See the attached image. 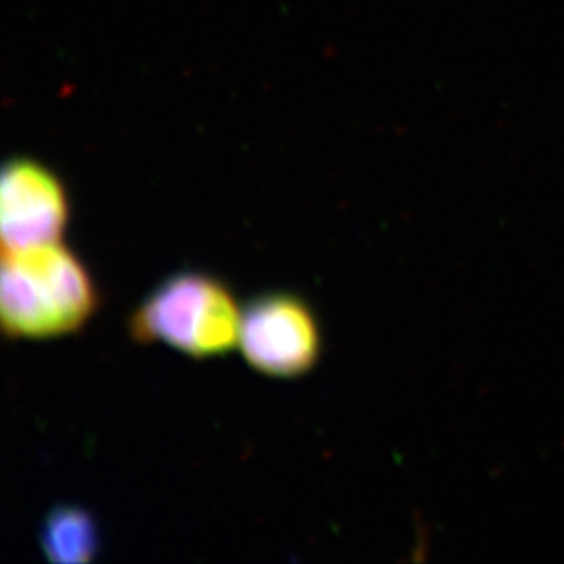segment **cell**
Wrapping results in <instances>:
<instances>
[{"label": "cell", "instance_id": "5", "mask_svg": "<svg viewBox=\"0 0 564 564\" xmlns=\"http://www.w3.org/2000/svg\"><path fill=\"white\" fill-rule=\"evenodd\" d=\"M39 539L44 557L55 564L90 563L101 549L96 519L79 506H59L50 511Z\"/></svg>", "mask_w": 564, "mask_h": 564}, {"label": "cell", "instance_id": "1", "mask_svg": "<svg viewBox=\"0 0 564 564\" xmlns=\"http://www.w3.org/2000/svg\"><path fill=\"white\" fill-rule=\"evenodd\" d=\"M99 305L85 263L57 243L4 251L0 272V319L11 338L48 340L72 335Z\"/></svg>", "mask_w": 564, "mask_h": 564}, {"label": "cell", "instance_id": "4", "mask_svg": "<svg viewBox=\"0 0 564 564\" xmlns=\"http://www.w3.org/2000/svg\"><path fill=\"white\" fill-rule=\"evenodd\" d=\"M69 218L68 194L37 161L6 163L0 182V236L4 251L57 243Z\"/></svg>", "mask_w": 564, "mask_h": 564}, {"label": "cell", "instance_id": "2", "mask_svg": "<svg viewBox=\"0 0 564 564\" xmlns=\"http://www.w3.org/2000/svg\"><path fill=\"white\" fill-rule=\"evenodd\" d=\"M241 313L218 278L180 272L133 311L130 335L139 344H163L192 358L221 357L238 347Z\"/></svg>", "mask_w": 564, "mask_h": 564}, {"label": "cell", "instance_id": "3", "mask_svg": "<svg viewBox=\"0 0 564 564\" xmlns=\"http://www.w3.org/2000/svg\"><path fill=\"white\" fill-rule=\"evenodd\" d=\"M241 355L258 373L296 378L310 373L322 351L319 325L294 294H261L241 313Z\"/></svg>", "mask_w": 564, "mask_h": 564}]
</instances>
